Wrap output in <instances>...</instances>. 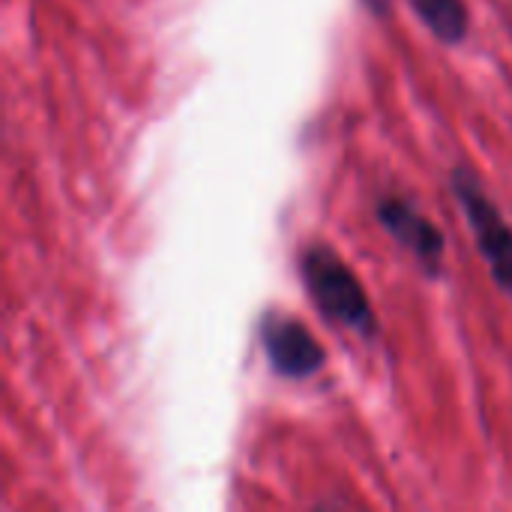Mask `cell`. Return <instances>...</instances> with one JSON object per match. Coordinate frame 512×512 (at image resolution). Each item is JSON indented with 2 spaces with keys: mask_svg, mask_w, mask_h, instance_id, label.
I'll use <instances>...</instances> for the list:
<instances>
[{
  "mask_svg": "<svg viewBox=\"0 0 512 512\" xmlns=\"http://www.w3.org/2000/svg\"><path fill=\"white\" fill-rule=\"evenodd\" d=\"M297 267H300V279L312 303L321 309L324 318H330L333 324L357 336H366V339L378 336V318H375L372 300L363 282L357 279V273L348 267V261L336 249L324 243L306 246L300 252Z\"/></svg>",
  "mask_w": 512,
  "mask_h": 512,
  "instance_id": "cell-1",
  "label": "cell"
},
{
  "mask_svg": "<svg viewBox=\"0 0 512 512\" xmlns=\"http://www.w3.org/2000/svg\"><path fill=\"white\" fill-rule=\"evenodd\" d=\"M450 189L462 204L468 228L474 234L477 252L486 261L498 288L512 300V225L498 210V204L483 189L480 177L468 168L450 171Z\"/></svg>",
  "mask_w": 512,
  "mask_h": 512,
  "instance_id": "cell-2",
  "label": "cell"
},
{
  "mask_svg": "<svg viewBox=\"0 0 512 512\" xmlns=\"http://www.w3.org/2000/svg\"><path fill=\"white\" fill-rule=\"evenodd\" d=\"M375 216L381 222V228L405 249L417 258V264L429 273L438 276L441 264H444V252H447V240L444 231L405 195H384L375 207Z\"/></svg>",
  "mask_w": 512,
  "mask_h": 512,
  "instance_id": "cell-3",
  "label": "cell"
},
{
  "mask_svg": "<svg viewBox=\"0 0 512 512\" xmlns=\"http://www.w3.org/2000/svg\"><path fill=\"white\" fill-rule=\"evenodd\" d=\"M261 345L273 372L291 381L312 378L327 363L321 342L312 336V330L300 318H291V315L270 312L261 321Z\"/></svg>",
  "mask_w": 512,
  "mask_h": 512,
  "instance_id": "cell-4",
  "label": "cell"
},
{
  "mask_svg": "<svg viewBox=\"0 0 512 512\" xmlns=\"http://www.w3.org/2000/svg\"><path fill=\"white\" fill-rule=\"evenodd\" d=\"M417 18L447 45H459L471 27L465 0H408Z\"/></svg>",
  "mask_w": 512,
  "mask_h": 512,
  "instance_id": "cell-5",
  "label": "cell"
},
{
  "mask_svg": "<svg viewBox=\"0 0 512 512\" xmlns=\"http://www.w3.org/2000/svg\"><path fill=\"white\" fill-rule=\"evenodd\" d=\"M363 3H366L375 15H381V12H387V9H390V0H363Z\"/></svg>",
  "mask_w": 512,
  "mask_h": 512,
  "instance_id": "cell-6",
  "label": "cell"
}]
</instances>
